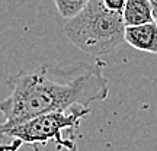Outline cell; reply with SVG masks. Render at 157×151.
Wrapping results in <instances>:
<instances>
[{
    "label": "cell",
    "instance_id": "2",
    "mask_svg": "<svg viewBox=\"0 0 157 151\" xmlns=\"http://www.w3.org/2000/svg\"><path fill=\"white\" fill-rule=\"evenodd\" d=\"M89 113V106L73 105L63 111L38 115L10 128H0V138L7 140L0 144V151H17L22 145L38 150L50 142L56 144L57 150L78 151L77 129Z\"/></svg>",
    "mask_w": 157,
    "mask_h": 151
},
{
    "label": "cell",
    "instance_id": "7",
    "mask_svg": "<svg viewBox=\"0 0 157 151\" xmlns=\"http://www.w3.org/2000/svg\"><path fill=\"white\" fill-rule=\"evenodd\" d=\"M102 2L106 9L112 12H118V13H122L125 3H127V0H102Z\"/></svg>",
    "mask_w": 157,
    "mask_h": 151
},
{
    "label": "cell",
    "instance_id": "5",
    "mask_svg": "<svg viewBox=\"0 0 157 151\" xmlns=\"http://www.w3.org/2000/svg\"><path fill=\"white\" fill-rule=\"evenodd\" d=\"M122 17L125 26L141 25V23L156 21L150 0H127L122 12Z\"/></svg>",
    "mask_w": 157,
    "mask_h": 151
},
{
    "label": "cell",
    "instance_id": "6",
    "mask_svg": "<svg viewBox=\"0 0 157 151\" xmlns=\"http://www.w3.org/2000/svg\"><path fill=\"white\" fill-rule=\"evenodd\" d=\"M89 3V0H54L58 15L64 19L76 16L78 12L84 9V6Z\"/></svg>",
    "mask_w": 157,
    "mask_h": 151
},
{
    "label": "cell",
    "instance_id": "1",
    "mask_svg": "<svg viewBox=\"0 0 157 151\" xmlns=\"http://www.w3.org/2000/svg\"><path fill=\"white\" fill-rule=\"evenodd\" d=\"M103 67L105 62L98 60L64 68L41 66L19 70L6 81L9 95L0 102V113L5 118L0 128H10L73 105L89 106L103 102L109 95V80L103 76Z\"/></svg>",
    "mask_w": 157,
    "mask_h": 151
},
{
    "label": "cell",
    "instance_id": "9",
    "mask_svg": "<svg viewBox=\"0 0 157 151\" xmlns=\"http://www.w3.org/2000/svg\"><path fill=\"white\" fill-rule=\"evenodd\" d=\"M156 23H157V16H156Z\"/></svg>",
    "mask_w": 157,
    "mask_h": 151
},
{
    "label": "cell",
    "instance_id": "8",
    "mask_svg": "<svg viewBox=\"0 0 157 151\" xmlns=\"http://www.w3.org/2000/svg\"><path fill=\"white\" fill-rule=\"evenodd\" d=\"M150 5H151V7H153L154 16H157V0H150Z\"/></svg>",
    "mask_w": 157,
    "mask_h": 151
},
{
    "label": "cell",
    "instance_id": "4",
    "mask_svg": "<svg viewBox=\"0 0 157 151\" xmlns=\"http://www.w3.org/2000/svg\"><path fill=\"white\" fill-rule=\"evenodd\" d=\"M125 41L132 48L157 54V23L156 21L141 25L125 26Z\"/></svg>",
    "mask_w": 157,
    "mask_h": 151
},
{
    "label": "cell",
    "instance_id": "3",
    "mask_svg": "<svg viewBox=\"0 0 157 151\" xmlns=\"http://www.w3.org/2000/svg\"><path fill=\"white\" fill-rule=\"evenodd\" d=\"M67 38L92 57L106 55L125 41L122 13L106 9L102 0H89L82 12L67 19Z\"/></svg>",
    "mask_w": 157,
    "mask_h": 151
}]
</instances>
